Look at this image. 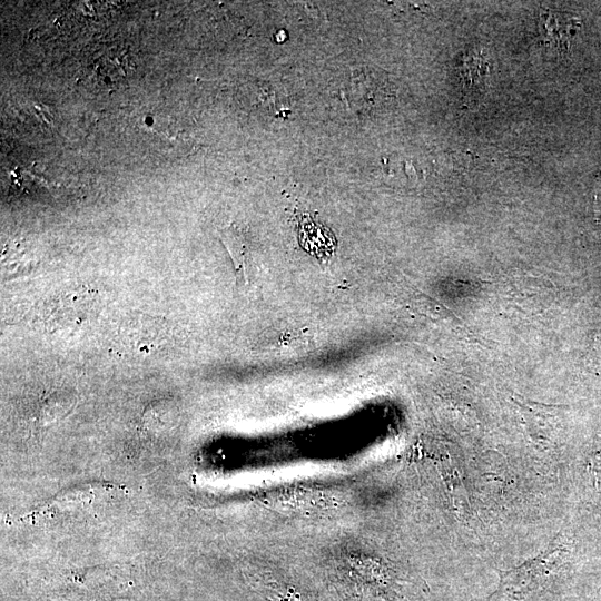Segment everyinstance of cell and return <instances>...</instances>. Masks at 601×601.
I'll list each match as a JSON object with an SVG mask.
<instances>
[{
  "label": "cell",
  "mask_w": 601,
  "mask_h": 601,
  "mask_svg": "<svg viewBox=\"0 0 601 601\" xmlns=\"http://www.w3.org/2000/svg\"><path fill=\"white\" fill-rule=\"evenodd\" d=\"M98 311L93 290L78 288L63 293L43 308V324L51 333L73 332L89 323Z\"/></svg>",
  "instance_id": "obj_3"
},
{
  "label": "cell",
  "mask_w": 601,
  "mask_h": 601,
  "mask_svg": "<svg viewBox=\"0 0 601 601\" xmlns=\"http://www.w3.org/2000/svg\"><path fill=\"white\" fill-rule=\"evenodd\" d=\"M221 238L234 262L236 272L243 276L245 282H248V259L246 246L238 236L228 231L224 234Z\"/></svg>",
  "instance_id": "obj_5"
},
{
  "label": "cell",
  "mask_w": 601,
  "mask_h": 601,
  "mask_svg": "<svg viewBox=\"0 0 601 601\" xmlns=\"http://www.w3.org/2000/svg\"><path fill=\"white\" fill-rule=\"evenodd\" d=\"M568 552L562 544L554 542L536 558L508 571H499L500 583L490 601H525L562 563Z\"/></svg>",
  "instance_id": "obj_1"
},
{
  "label": "cell",
  "mask_w": 601,
  "mask_h": 601,
  "mask_svg": "<svg viewBox=\"0 0 601 601\" xmlns=\"http://www.w3.org/2000/svg\"><path fill=\"white\" fill-rule=\"evenodd\" d=\"M298 242L307 253L321 260H327L336 248L334 235L309 216L298 220Z\"/></svg>",
  "instance_id": "obj_4"
},
{
  "label": "cell",
  "mask_w": 601,
  "mask_h": 601,
  "mask_svg": "<svg viewBox=\"0 0 601 601\" xmlns=\"http://www.w3.org/2000/svg\"><path fill=\"white\" fill-rule=\"evenodd\" d=\"M119 345L134 355L149 356L175 344L174 327L161 317L130 312L118 327Z\"/></svg>",
  "instance_id": "obj_2"
}]
</instances>
